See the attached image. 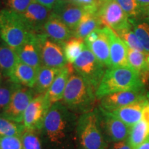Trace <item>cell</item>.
<instances>
[{"instance_id": "6da1fadb", "label": "cell", "mask_w": 149, "mask_h": 149, "mask_svg": "<svg viewBox=\"0 0 149 149\" xmlns=\"http://www.w3.org/2000/svg\"><path fill=\"white\" fill-rule=\"evenodd\" d=\"M77 122L75 113L68 109L62 102H58L51 105L41 130L52 144H61L76 127Z\"/></svg>"}, {"instance_id": "7a4b0ae2", "label": "cell", "mask_w": 149, "mask_h": 149, "mask_svg": "<svg viewBox=\"0 0 149 149\" xmlns=\"http://www.w3.org/2000/svg\"><path fill=\"white\" fill-rule=\"evenodd\" d=\"M96 99V90L86 80L75 72L70 74L62 99L68 109L81 114L92 111Z\"/></svg>"}, {"instance_id": "3957f363", "label": "cell", "mask_w": 149, "mask_h": 149, "mask_svg": "<svg viewBox=\"0 0 149 149\" xmlns=\"http://www.w3.org/2000/svg\"><path fill=\"white\" fill-rule=\"evenodd\" d=\"M138 74L130 67H110L106 70L96 91L97 99L111 93L144 89Z\"/></svg>"}, {"instance_id": "277c9868", "label": "cell", "mask_w": 149, "mask_h": 149, "mask_svg": "<svg viewBox=\"0 0 149 149\" xmlns=\"http://www.w3.org/2000/svg\"><path fill=\"white\" fill-rule=\"evenodd\" d=\"M75 133L78 149H107L108 145L100 128L97 109L80 115Z\"/></svg>"}, {"instance_id": "5b68a950", "label": "cell", "mask_w": 149, "mask_h": 149, "mask_svg": "<svg viewBox=\"0 0 149 149\" xmlns=\"http://www.w3.org/2000/svg\"><path fill=\"white\" fill-rule=\"evenodd\" d=\"M32 33L20 13L8 8L0 10V37L6 45L16 51Z\"/></svg>"}, {"instance_id": "8992f818", "label": "cell", "mask_w": 149, "mask_h": 149, "mask_svg": "<svg viewBox=\"0 0 149 149\" xmlns=\"http://www.w3.org/2000/svg\"><path fill=\"white\" fill-rule=\"evenodd\" d=\"M72 65L74 72L86 80L97 91L107 67L97 60L86 45Z\"/></svg>"}, {"instance_id": "52a82bcc", "label": "cell", "mask_w": 149, "mask_h": 149, "mask_svg": "<svg viewBox=\"0 0 149 149\" xmlns=\"http://www.w3.org/2000/svg\"><path fill=\"white\" fill-rule=\"evenodd\" d=\"M97 13L102 25L115 32L131 27L129 17L116 0H99Z\"/></svg>"}, {"instance_id": "ba28073f", "label": "cell", "mask_w": 149, "mask_h": 149, "mask_svg": "<svg viewBox=\"0 0 149 149\" xmlns=\"http://www.w3.org/2000/svg\"><path fill=\"white\" fill-rule=\"evenodd\" d=\"M98 114L100 125L107 143L116 142L127 139L130 128L111 112L99 107Z\"/></svg>"}, {"instance_id": "9c48e42d", "label": "cell", "mask_w": 149, "mask_h": 149, "mask_svg": "<svg viewBox=\"0 0 149 149\" xmlns=\"http://www.w3.org/2000/svg\"><path fill=\"white\" fill-rule=\"evenodd\" d=\"M35 96V92L32 88L20 85L13 93L8 107L0 116L23 124L26 109Z\"/></svg>"}, {"instance_id": "30bf717a", "label": "cell", "mask_w": 149, "mask_h": 149, "mask_svg": "<svg viewBox=\"0 0 149 149\" xmlns=\"http://www.w3.org/2000/svg\"><path fill=\"white\" fill-rule=\"evenodd\" d=\"M51 104L45 94H39L33 99L24 115L23 124L26 130H41L44 119Z\"/></svg>"}, {"instance_id": "8fae6325", "label": "cell", "mask_w": 149, "mask_h": 149, "mask_svg": "<svg viewBox=\"0 0 149 149\" xmlns=\"http://www.w3.org/2000/svg\"><path fill=\"white\" fill-rule=\"evenodd\" d=\"M40 44L42 66L61 68L68 64L61 44L51 40L43 33H37Z\"/></svg>"}, {"instance_id": "7c38bea8", "label": "cell", "mask_w": 149, "mask_h": 149, "mask_svg": "<svg viewBox=\"0 0 149 149\" xmlns=\"http://www.w3.org/2000/svg\"><path fill=\"white\" fill-rule=\"evenodd\" d=\"M147 97L148 93H145L144 89L111 93L100 99V107L104 111L111 113L120 108L143 100Z\"/></svg>"}, {"instance_id": "4fadbf2b", "label": "cell", "mask_w": 149, "mask_h": 149, "mask_svg": "<svg viewBox=\"0 0 149 149\" xmlns=\"http://www.w3.org/2000/svg\"><path fill=\"white\" fill-rule=\"evenodd\" d=\"M24 22L33 33H39L44 24L53 15V9L33 1L23 13H20Z\"/></svg>"}, {"instance_id": "5bb4252c", "label": "cell", "mask_w": 149, "mask_h": 149, "mask_svg": "<svg viewBox=\"0 0 149 149\" xmlns=\"http://www.w3.org/2000/svg\"><path fill=\"white\" fill-rule=\"evenodd\" d=\"M53 10V14L64 22L72 32L77 28L85 13L84 9L81 6L70 0H61Z\"/></svg>"}, {"instance_id": "9a60e30c", "label": "cell", "mask_w": 149, "mask_h": 149, "mask_svg": "<svg viewBox=\"0 0 149 149\" xmlns=\"http://www.w3.org/2000/svg\"><path fill=\"white\" fill-rule=\"evenodd\" d=\"M109 38L111 67H129L128 64V46L111 28L105 26Z\"/></svg>"}, {"instance_id": "2e32d148", "label": "cell", "mask_w": 149, "mask_h": 149, "mask_svg": "<svg viewBox=\"0 0 149 149\" xmlns=\"http://www.w3.org/2000/svg\"><path fill=\"white\" fill-rule=\"evenodd\" d=\"M20 61L40 69L42 66L37 34L32 33L26 42L16 51Z\"/></svg>"}, {"instance_id": "e0dca14e", "label": "cell", "mask_w": 149, "mask_h": 149, "mask_svg": "<svg viewBox=\"0 0 149 149\" xmlns=\"http://www.w3.org/2000/svg\"><path fill=\"white\" fill-rule=\"evenodd\" d=\"M39 33L46 35L51 40L61 45L73 36L71 30L54 14L44 24Z\"/></svg>"}, {"instance_id": "ac0fdd59", "label": "cell", "mask_w": 149, "mask_h": 149, "mask_svg": "<svg viewBox=\"0 0 149 149\" xmlns=\"http://www.w3.org/2000/svg\"><path fill=\"white\" fill-rule=\"evenodd\" d=\"M149 102V97L115 110L111 113L129 127L135 125L141 120L143 112Z\"/></svg>"}, {"instance_id": "d6986e66", "label": "cell", "mask_w": 149, "mask_h": 149, "mask_svg": "<svg viewBox=\"0 0 149 149\" xmlns=\"http://www.w3.org/2000/svg\"><path fill=\"white\" fill-rule=\"evenodd\" d=\"M74 72L73 65L69 63L61 68L51 87L45 93L51 105L56 102H60L62 100L68 80L70 74Z\"/></svg>"}, {"instance_id": "ffe728a7", "label": "cell", "mask_w": 149, "mask_h": 149, "mask_svg": "<svg viewBox=\"0 0 149 149\" xmlns=\"http://www.w3.org/2000/svg\"><path fill=\"white\" fill-rule=\"evenodd\" d=\"M149 97V96H148ZM149 137V102L145 107L142 117L138 122L130 127L128 141L135 149Z\"/></svg>"}, {"instance_id": "44dd1931", "label": "cell", "mask_w": 149, "mask_h": 149, "mask_svg": "<svg viewBox=\"0 0 149 149\" xmlns=\"http://www.w3.org/2000/svg\"><path fill=\"white\" fill-rule=\"evenodd\" d=\"M94 54L97 60L107 68L111 67L110 62V43L109 38L104 26L100 29V33L97 40L86 45Z\"/></svg>"}, {"instance_id": "7402d4cb", "label": "cell", "mask_w": 149, "mask_h": 149, "mask_svg": "<svg viewBox=\"0 0 149 149\" xmlns=\"http://www.w3.org/2000/svg\"><path fill=\"white\" fill-rule=\"evenodd\" d=\"M39 69L19 61L9 78L18 84L33 88L36 82Z\"/></svg>"}, {"instance_id": "603a6c76", "label": "cell", "mask_w": 149, "mask_h": 149, "mask_svg": "<svg viewBox=\"0 0 149 149\" xmlns=\"http://www.w3.org/2000/svg\"><path fill=\"white\" fill-rule=\"evenodd\" d=\"M128 66L139 74L144 85L149 79V68L146 61V53L131 49L128 47Z\"/></svg>"}, {"instance_id": "cb8c5ba5", "label": "cell", "mask_w": 149, "mask_h": 149, "mask_svg": "<svg viewBox=\"0 0 149 149\" xmlns=\"http://www.w3.org/2000/svg\"><path fill=\"white\" fill-rule=\"evenodd\" d=\"M102 25L97 13L85 11L77 28L73 31V36L84 39L87 35L97 29H100Z\"/></svg>"}, {"instance_id": "d4e9b609", "label": "cell", "mask_w": 149, "mask_h": 149, "mask_svg": "<svg viewBox=\"0 0 149 149\" xmlns=\"http://www.w3.org/2000/svg\"><path fill=\"white\" fill-rule=\"evenodd\" d=\"M61 68H55L42 66L39 69L36 82L34 86L35 93L45 94L49 89Z\"/></svg>"}, {"instance_id": "484cf974", "label": "cell", "mask_w": 149, "mask_h": 149, "mask_svg": "<svg viewBox=\"0 0 149 149\" xmlns=\"http://www.w3.org/2000/svg\"><path fill=\"white\" fill-rule=\"evenodd\" d=\"M19 61L15 50L6 44H0V70L5 77H10Z\"/></svg>"}, {"instance_id": "4316f807", "label": "cell", "mask_w": 149, "mask_h": 149, "mask_svg": "<svg viewBox=\"0 0 149 149\" xmlns=\"http://www.w3.org/2000/svg\"><path fill=\"white\" fill-rule=\"evenodd\" d=\"M61 46L67 62L73 64L76 59L82 53L86 44L84 39L72 36Z\"/></svg>"}, {"instance_id": "83f0119b", "label": "cell", "mask_w": 149, "mask_h": 149, "mask_svg": "<svg viewBox=\"0 0 149 149\" xmlns=\"http://www.w3.org/2000/svg\"><path fill=\"white\" fill-rule=\"evenodd\" d=\"M130 23L141 44L147 53H149V19L129 18Z\"/></svg>"}, {"instance_id": "f1b7e54d", "label": "cell", "mask_w": 149, "mask_h": 149, "mask_svg": "<svg viewBox=\"0 0 149 149\" xmlns=\"http://www.w3.org/2000/svg\"><path fill=\"white\" fill-rule=\"evenodd\" d=\"M19 86L20 84L13 81L9 77L4 81L1 79L0 82V115L8 107L13 94Z\"/></svg>"}, {"instance_id": "f546056e", "label": "cell", "mask_w": 149, "mask_h": 149, "mask_svg": "<svg viewBox=\"0 0 149 149\" xmlns=\"http://www.w3.org/2000/svg\"><path fill=\"white\" fill-rule=\"evenodd\" d=\"M25 130L22 123H17L0 116V137L18 136L22 137Z\"/></svg>"}, {"instance_id": "4dcf8cb0", "label": "cell", "mask_w": 149, "mask_h": 149, "mask_svg": "<svg viewBox=\"0 0 149 149\" xmlns=\"http://www.w3.org/2000/svg\"><path fill=\"white\" fill-rule=\"evenodd\" d=\"M131 27L124 29L120 31H116L117 34L120 37L128 48L135 51L142 52V53H147V52L144 50V47L141 44L140 42L137 38V35H135L133 30L131 29Z\"/></svg>"}, {"instance_id": "1f68e13d", "label": "cell", "mask_w": 149, "mask_h": 149, "mask_svg": "<svg viewBox=\"0 0 149 149\" xmlns=\"http://www.w3.org/2000/svg\"><path fill=\"white\" fill-rule=\"evenodd\" d=\"M129 18H138L144 15V8L136 0H116Z\"/></svg>"}, {"instance_id": "d6a6232c", "label": "cell", "mask_w": 149, "mask_h": 149, "mask_svg": "<svg viewBox=\"0 0 149 149\" xmlns=\"http://www.w3.org/2000/svg\"><path fill=\"white\" fill-rule=\"evenodd\" d=\"M22 139L24 149H42L41 140L37 131L25 129Z\"/></svg>"}, {"instance_id": "836d02e7", "label": "cell", "mask_w": 149, "mask_h": 149, "mask_svg": "<svg viewBox=\"0 0 149 149\" xmlns=\"http://www.w3.org/2000/svg\"><path fill=\"white\" fill-rule=\"evenodd\" d=\"M0 149H24L22 137H0Z\"/></svg>"}, {"instance_id": "e575fe53", "label": "cell", "mask_w": 149, "mask_h": 149, "mask_svg": "<svg viewBox=\"0 0 149 149\" xmlns=\"http://www.w3.org/2000/svg\"><path fill=\"white\" fill-rule=\"evenodd\" d=\"M33 1L34 0H3L7 8L18 13H23Z\"/></svg>"}, {"instance_id": "d590c367", "label": "cell", "mask_w": 149, "mask_h": 149, "mask_svg": "<svg viewBox=\"0 0 149 149\" xmlns=\"http://www.w3.org/2000/svg\"><path fill=\"white\" fill-rule=\"evenodd\" d=\"M109 146H107V149H134L128 142V139L116 142L110 143Z\"/></svg>"}, {"instance_id": "8d00e7d4", "label": "cell", "mask_w": 149, "mask_h": 149, "mask_svg": "<svg viewBox=\"0 0 149 149\" xmlns=\"http://www.w3.org/2000/svg\"><path fill=\"white\" fill-rule=\"evenodd\" d=\"M34 1L48 8L54 9L60 2L61 0H34Z\"/></svg>"}, {"instance_id": "74e56055", "label": "cell", "mask_w": 149, "mask_h": 149, "mask_svg": "<svg viewBox=\"0 0 149 149\" xmlns=\"http://www.w3.org/2000/svg\"><path fill=\"white\" fill-rule=\"evenodd\" d=\"M135 149H149V137Z\"/></svg>"}, {"instance_id": "f35d334b", "label": "cell", "mask_w": 149, "mask_h": 149, "mask_svg": "<svg viewBox=\"0 0 149 149\" xmlns=\"http://www.w3.org/2000/svg\"><path fill=\"white\" fill-rule=\"evenodd\" d=\"M136 1H138V2L144 7L147 6L149 5V0H136Z\"/></svg>"}, {"instance_id": "ab89813d", "label": "cell", "mask_w": 149, "mask_h": 149, "mask_svg": "<svg viewBox=\"0 0 149 149\" xmlns=\"http://www.w3.org/2000/svg\"><path fill=\"white\" fill-rule=\"evenodd\" d=\"M144 15H145L149 19V5L144 8Z\"/></svg>"}, {"instance_id": "60d3db41", "label": "cell", "mask_w": 149, "mask_h": 149, "mask_svg": "<svg viewBox=\"0 0 149 149\" xmlns=\"http://www.w3.org/2000/svg\"><path fill=\"white\" fill-rule=\"evenodd\" d=\"M146 61H147V64H148V68H149V53H146Z\"/></svg>"}, {"instance_id": "b9f144b4", "label": "cell", "mask_w": 149, "mask_h": 149, "mask_svg": "<svg viewBox=\"0 0 149 149\" xmlns=\"http://www.w3.org/2000/svg\"><path fill=\"white\" fill-rule=\"evenodd\" d=\"M149 84V79H148V84ZM148 95L149 96V93H148Z\"/></svg>"}, {"instance_id": "7bdbcfd3", "label": "cell", "mask_w": 149, "mask_h": 149, "mask_svg": "<svg viewBox=\"0 0 149 149\" xmlns=\"http://www.w3.org/2000/svg\"><path fill=\"white\" fill-rule=\"evenodd\" d=\"M1 76H0V82H1Z\"/></svg>"}, {"instance_id": "ee69618b", "label": "cell", "mask_w": 149, "mask_h": 149, "mask_svg": "<svg viewBox=\"0 0 149 149\" xmlns=\"http://www.w3.org/2000/svg\"><path fill=\"white\" fill-rule=\"evenodd\" d=\"M70 1H74V0H70Z\"/></svg>"}, {"instance_id": "f6af8a7d", "label": "cell", "mask_w": 149, "mask_h": 149, "mask_svg": "<svg viewBox=\"0 0 149 149\" xmlns=\"http://www.w3.org/2000/svg\"><path fill=\"white\" fill-rule=\"evenodd\" d=\"M0 76H1V74H0Z\"/></svg>"}]
</instances>
